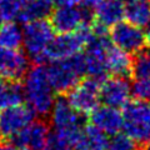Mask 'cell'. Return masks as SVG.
<instances>
[{"label":"cell","instance_id":"1","mask_svg":"<svg viewBox=\"0 0 150 150\" xmlns=\"http://www.w3.org/2000/svg\"><path fill=\"white\" fill-rule=\"evenodd\" d=\"M24 100L35 115L45 118L50 114L56 95L46 74V67L36 64L29 68L24 76Z\"/></svg>","mask_w":150,"mask_h":150},{"label":"cell","instance_id":"2","mask_svg":"<svg viewBox=\"0 0 150 150\" xmlns=\"http://www.w3.org/2000/svg\"><path fill=\"white\" fill-rule=\"evenodd\" d=\"M46 74L55 93L67 94L85 75L84 54L78 53L67 59L50 62L46 67Z\"/></svg>","mask_w":150,"mask_h":150},{"label":"cell","instance_id":"3","mask_svg":"<svg viewBox=\"0 0 150 150\" xmlns=\"http://www.w3.org/2000/svg\"><path fill=\"white\" fill-rule=\"evenodd\" d=\"M50 125L54 133L60 135L70 144H74L86 125L85 115L78 112L64 96L56 98L50 110Z\"/></svg>","mask_w":150,"mask_h":150},{"label":"cell","instance_id":"4","mask_svg":"<svg viewBox=\"0 0 150 150\" xmlns=\"http://www.w3.org/2000/svg\"><path fill=\"white\" fill-rule=\"evenodd\" d=\"M124 133L137 144L150 142V103L142 100H130L123 108Z\"/></svg>","mask_w":150,"mask_h":150},{"label":"cell","instance_id":"5","mask_svg":"<svg viewBox=\"0 0 150 150\" xmlns=\"http://www.w3.org/2000/svg\"><path fill=\"white\" fill-rule=\"evenodd\" d=\"M54 29L46 19L29 21L23 28V46L25 54L34 60V63L41 64L45 62V50L54 38Z\"/></svg>","mask_w":150,"mask_h":150},{"label":"cell","instance_id":"6","mask_svg":"<svg viewBox=\"0 0 150 150\" xmlns=\"http://www.w3.org/2000/svg\"><path fill=\"white\" fill-rule=\"evenodd\" d=\"M90 35V26H81L76 31L63 33L56 36L54 35L53 40L50 41L45 50V60H49V62L63 60L78 53H81Z\"/></svg>","mask_w":150,"mask_h":150},{"label":"cell","instance_id":"7","mask_svg":"<svg viewBox=\"0 0 150 150\" xmlns=\"http://www.w3.org/2000/svg\"><path fill=\"white\" fill-rule=\"evenodd\" d=\"M50 24L58 34L71 33L81 26H90L94 23V13L91 9L83 8L79 4L56 6L50 13Z\"/></svg>","mask_w":150,"mask_h":150},{"label":"cell","instance_id":"8","mask_svg":"<svg viewBox=\"0 0 150 150\" xmlns=\"http://www.w3.org/2000/svg\"><path fill=\"white\" fill-rule=\"evenodd\" d=\"M103 81L86 76L67 93L65 99L78 112L83 115H89L100 103L99 89Z\"/></svg>","mask_w":150,"mask_h":150},{"label":"cell","instance_id":"9","mask_svg":"<svg viewBox=\"0 0 150 150\" xmlns=\"http://www.w3.org/2000/svg\"><path fill=\"white\" fill-rule=\"evenodd\" d=\"M109 39L114 46L128 54L138 53L146 45L142 28L126 20H121L111 26L109 30Z\"/></svg>","mask_w":150,"mask_h":150},{"label":"cell","instance_id":"10","mask_svg":"<svg viewBox=\"0 0 150 150\" xmlns=\"http://www.w3.org/2000/svg\"><path fill=\"white\" fill-rule=\"evenodd\" d=\"M34 119V111L24 104L1 109L0 110V139L3 142H9Z\"/></svg>","mask_w":150,"mask_h":150},{"label":"cell","instance_id":"11","mask_svg":"<svg viewBox=\"0 0 150 150\" xmlns=\"http://www.w3.org/2000/svg\"><path fill=\"white\" fill-rule=\"evenodd\" d=\"M30 68V59L19 49L0 46V79L20 81Z\"/></svg>","mask_w":150,"mask_h":150},{"label":"cell","instance_id":"12","mask_svg":"<svg viewBox=\"0 0 150 150\" xmlns=\"http://www.w3.org/2000/svg\"><path fill=\"white\" fill-rule=\"evenodd\" d=\"M131 89L128 78L112 76L106 78L99 89V99L104 105L116 109L124 108L130 101Z\"/></svg>","mask_w":150,"mask_h":150},{"label":"cell","instance_id":"13","mask_svg":"<svg viewBox=\"0 0 150 150\" xmlns=\"http://www.w3.org/2000/svg\"><path fill=\"white\" fill-rule=\"evenodd\" d=\"M49 134L50 124L46 123L44 119H34L9 142L19 148H25L29 150H41L46 143Z\"/></svg>","mask_w":150,"mask_h":150},{"label":"cell","instance_id":"14","mask_svg":"<svg viewBox=\"0 0 150 150\" xmlns=\"http://www.w3.org/2000/svg\"><path fill=\"white\" fill-rule=\"evenodd\" d=\"M89 120L91 125L106 135H112L123 128V115L120 109L108 105H98L90 114Z\"/></svg>","mask_w":150,"mask_h":150},{"label":"cell","instance_id":"15","mask_svg":"<svg viewBox=\"0 0 150 150\" xmlns=\"http://www.w3.org/2000/svg\"><path fill=\"white\" fill-rule=\"evenodd\" d=\"M125 4L121 0H99L94 6V20L110 28L124 20Z\"/></svg>","mask_w":150,"mask_h":150},{"label":"cell","instance_id":"16","mask_svg":"<svg viewBox=\"0 0 150 150\" xmlns=\"http://www.w3.org/2000/svg\"><path fill=\"white\" fill-rule=\"evenodd\" d=\"M106 69L108 73L114 76L128 78L131 75V67H133V58L130 54L120 50L119 48L111 45L106 51Z\"/></svg>","mask_w":150,"mask_h":150},{"label":"cell","instance_id":"17","mask_svg":"<svg viewBox=\"0 0 150 150\" xmlns=\"http://www.w3.org/2000/svg\"><path fill=\"white\" fill-rule=\"evenodd\" d=\"M108 135L94 125H85L73 144L74 150H106Z\"/></svg>","mask_w":150,"mask_h":150},{"label":"cell","instance_id":"18","mask_svg":"<svg viewBox=\"0 0 150 150\" xmlns=\"http://www.w3.org/2000/svg\"><path fill=\"white\" fill-rule=\"evenodd\" d=\"M24 103V90L20 81L0 79V110Z\"/></svg>","mask_w":150,"mask_h":150},{"label":"cell","instance_id":"19","mask_svg":"<svg viewBox=\"0 0 150 150\" xmlns=\"http://www.w3.org/2000/svg\"><path fill=\"white\" fill-rule=\"evenodd\" d=\"M124 18L126 21L137 25L139 28H146L150 24V1L139 0L125 5Z\"/></svg>","mask_w":150,"mask_h":150},{"label":"cell","instance_id":"20","mask_svg":"<svg viewBox=\"0 0 150 150\" xmlns=\"http://www.w3.org/2000/svg\"><path fill=\"white\" fill-rule=\"evenodd\" d=\"M0 46L20 49L23 46V28L15 21L0 24Z\"/></svg>","mask_w":150,"mask_h":150},{"label":"cell","instance_id":"21","mask_svg":"<svg viewBox=\"0 0 150 150\" xmlns=\"http://www.w3.org/2000/svg\"><path fill=\"white\" fill-rule=\"evenodd\" d=\"M131 74L134 78L150 76V46H144L133 58Z\"/></svg>","mask_w":150,"mask_h":150},{"label":"cell","instance_id":"22","mask_svg":"<svg viewBox=\"0 0 150 150\" xmlns=\"http://www.w3.org/2000/svg\"><path fill=\"white\" fill-rule=\"evenodd\" d=\"M106 150H137V143L125 133H118L108 138Z\"/></svg>","mask_w":150,"mask_h":150},{"label":"cell","instance_id":"23","mask_svg":"<svg viewBox=\"0 0 150 150\" xmlns=\"http://www.w3.org/2000/svg\"><path fill=\"white\" fill-rule=\"evenodd\" d=\"M20 0H0V24L15 21L20 10Z\"/></svg>","mask_w":150,"mask_h":150},{"label":"cell","instance_id":"24","mask_svg":"<svg viewBox=\"0 0 150 150\" xmlns=\"http://www.w3.org/2000/svg\"><path fill=\"white\" fill-rule=\"evenodd\" d=\"M130 89L134 99L150 103V76L135 78L133 84H130Z\"/></svg>","mask_w":150,"mask_h":150},{"label":"cell","instance_id":"25","mask_svg":"<svg viewBox=\"0 0 150 150\" xmlns=\"http://www.w3.org/2000/svg\"><path fill=\"white\" fill-rule=\"evenodd\" d=\"M41 150H74V148L68 140H65L60 135L50 133Z\"/></svg>","mask_w":150,"mask_h":150},{"label":"cell","instance_id":"26","mask_svg":"<svg viewBox=\"0 0 150 150\" xmlns=\"http://www.w3.org/2000/svg\"><path fill=\"white\" fill-rule=\"evenodd\" d=\"M99 0H78V4L81 5L83 8H88V9H94V6L98 4Z\"/></svg>","mask_w":150,"mask_h":150},{"label":"cell","instance_id":"27","mask_svg":"<svg viewBox=\"0 0 150 150\" xmlns=\"http://www.w3.org/2000/svg\"><path fill=\"white\" fill-rule=\"evenodd\" d=\"M0 150H29V149L19 148L11 143H0Z\"/></svg>","mask_w":150,"mask_h":150},{"label":"cell","instance_id":"28","mask_svg":"<svg viewBox=\"0 0 150 150\" xmlns=\"http://www.w3.org/2000/svg\"><path fill=\"white\" fill-rule=\"evenodd\" d=\"M54 6H62V5H69V4H78V0H51Z\"/></svg>","mask_w":150,"mask_h":150},{"label":"cell","instance_id":"29","mask_svg":"<svg viewBox=\"0 0 150 150\" xmlns=\"http://www.w3.org/2000/svg\"><path fill=\"white\" fill-rule=\"evenodd\" d=\"M144 35H145V43L150 46V24L146 26V29H145Z\"/></svg>","mask_w":150,"mask_h":150},{"label":"cell","instance_id":"30","mask_svg":"<svg viewBox=\"0 0 150 150\" xmlns=\"http://www.w3.org/2000/svg\"><path fill=\"white\" fill-rule=\"evenodd\" d=\"M125 5H128V4H131V3H135V1H139V0H121Z\"/></svg>","mask_w":150,"mask_h":150},{"label":"cell","instance_id":"31","mask_svg":"<svg viewBox=\"0 0 150 150\" xmlns=\"http://www.w3.org/2000/svg\"><path fill=\"white\" fill-rule=\"evenodd\" d=\"M143 150H150V142L143 145Z\"/></svg>","mask_w":150,"mask_h":150}]
</instances>
